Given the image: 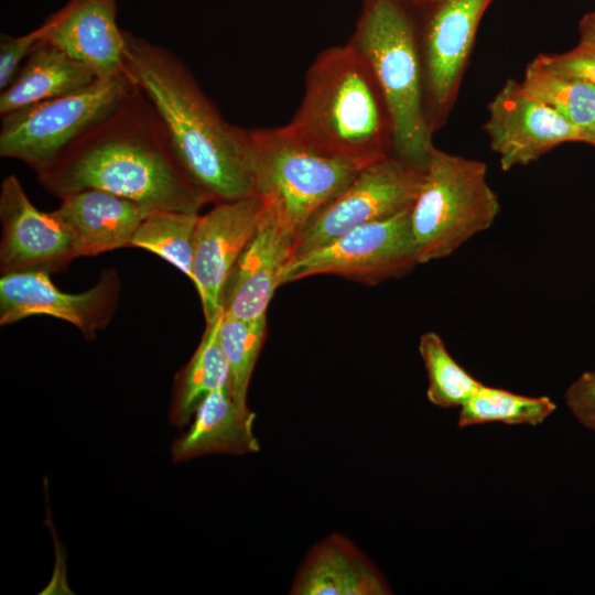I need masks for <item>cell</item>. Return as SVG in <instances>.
<instances>
[{
  "label": "cell",
  "mask_w": 595,
  "mask_h": 595,
  "mask_svg": "<svg viewBox=\"0 0 595 595\" xmlns=\"http://www.w3.org/2000/svg\"><path fill=\"white\" fill-rule=\"evenodd\" d=\"M255 195L264 210L295 238L307 223L349 182L358 167L313 151L282 127H240Z\"/></svg>",
  "instance_id": "8992f818"
},
{
  "label": "cell",
  "mask_w": 595,
  "mask_h": 595,
  "mask_svg": "<svg viewBox=\"0 0 595 595\" xmlns=\"http://www.w3.org/2000/svg\"><path fill=\"white\" fill-rule=\"evenodd\" d=\"M95 79L86 65L43 40L0 90V116L79 90Z\"/></svg>",
  "instance_id": "ffe728a7"
},
{
  "label": "cell",
  "mask_w": 595,
  "mask_h": 595,
  "mask_svg": "<svg viewBox=\"0 0 595 595\" xmlns=\"http://www.w3.org/2000/svg\"><path fill=\"white\" fill-rule=\"evenodd\" d=\"M223 314L206 324L199 345L175 377L170 410L173 425L187 424L209 393L229 386L228 364L218 340Z\"/></svg>",
  "instance_id": "44dd1931"
},
{
  "label": "cell",
  "mask_w": 595,
  "mask_h": 595,
  "mask_svg": "<svg viewBox=\"0 0 595 595\" xmlns=\"http://www.w3.org/2000/svg\"><path fill=\"white\" fill-rule=\"evenodd\" d=\"M493 0H435L416 9L424 97L432 132L447 121L480 20Z\"/></svg>",
  "instance_id": "30bf717a"
},
{
  "label": "cell",
  "mask_w": 595,
  "mask_h": 595,
  "mask_svg": "<svg viewBox=\"0 0 595 595\" xmlns=\"http://www.w3.org/2000/svg\"><path fill=\"white\" fill-rule=\"evenodd\" d=\"M267 335V315L242 320L223 314L218 340L229 369V390L239 407H247L251 375Z\"/></svg>",
  "instance_id": "d4e9b609"
},
{
  "label": "cell",
  "mask_w": 595,
  "mask_h": 595,
  "mask_svg": "<svg viewBox=\"0 0 595 595\" xmlns=\"http://www.w3.org/2000/svg\"><path fill=\"white\" fill-rule=\"evenodd\" d=\"M255 419L253 411L234 401L229 386L215 390L199 403L188 430L172 444V459L257 453L260 444L253 433Z\"/></svg>",
  "instance_id": "d6986e66"
},
{
  "label": "cell",
  "mask_w": 595,
  "mask_h": 595,
  "mask_svg": "<svg viewBox=\"0 0 595 595\" xmlns=\"http://www.w3.org/2000/svg\"><path fill=\"white\" fill-rule=\"evenodd\" d=\"M500 210L486 163L434 147L410 209L419 262L451 256L487 230Z\"/></svg>",
  "instance_id": "5b68a950"
},
{
  "label": "cell",
  "mask_w": 595,
  "mask_h": 595,
  "mask_svg": "<svg viewBox=\"0 0 595 595\" xmlns=\"http://www.w3.org/2000/svg\"><path fill=\"white\" fill-rule=\"evenodd\" d=\"M51 213L71 231L76 258L130 247L142 220L152 212L122 196L87 188L60 198Z\"/></svg>",
  "instance_id": "e0dca14e"
},
{
  "label": "cell",
  "mask_w": 595,
  "mask_h": 595,
  "mask_svg": "<svg viewBox=\"0 0 595 595\" xmlns=\"http://www.w3.org/2000/svg\"><path fill=\"white\" fill-rule=\"evenodd\" d=\"M295 236L263 208L260 224L236 261L224 290V314L242 320L267 315L284 268L294 255Z\"/></svg>",
  "instance_id": "9a60e30c"
},
{
  "label": "cell",
  "mask_w": 595,
  "mask_h": 595,
  "mask_svg": "<svg viewBox=\"0 0 595 595\" xmlns=\"http://www.w3.org/2000/svg\"><path fill=\"white\" fill-rule=\"evenodd\" d=\"M578 45L595 51V10L586 13L580 21Z\"/></svg>",
  "instance_id": "f546056e"
},
{
  "label": "cell",
  "mask_w": 595,
  "mask_h": 595,
  "mask_svg": "<svg viewBox=\"0 0 595 595\" xmlns=\"http://www.w3.org/2000/svg\"><path fill=\"white\" fill-rule=\"evenodd\" d=\"M484 130L504 171L528 165L561 143L584 142L575 125L515 79H508L490 100Z\"/></svg>",
  "instance_id": "7c38bea8"
},
{
  "label": "cell",
  "mask_w": 595,
  "mask_h": 595,
  "mask_svg": "<svg viewBox=\"0 0 595 595\" xmlns=\"http://www.w3.org/2000/svg\"><path fill=\"white\" fill-rule=\"evenodd\" d=\"M523 88L575 125L588 142L595 129V86L560 76L534 60L527 66Z\"/></svg>",
  "instance_id": "7402d4cb"
},
{
  "label": "cell",
  "mask_w": 595,
  "mask_h": 595,
  "mask_svg": "<svg viewBox=\"0 0 595 595\" xmlns=\"http://www.w3.org/2000/svg\"><path fill=\"white\" fill-rule=\"evenodd\" d=\"M36 175L58 198L97 188L149 212L198 213L212 203L183 169L162 121L137 87Z\"/></svg>",
  "instance_id": "6da1fadb"
},
{
  "label": "cell",
  "mask_w": 595,
  "mask_h": 595,
  "mask_svg": "<svg viewBox=\"0 0 595 595\" xmlns=\"http://www.w3.org/2000/svg\"><path fill=\"white\" fill-rule=\"evenodd\" d=\"M44 40V28H39L19 36L0 35V90L14 78L24 61Z\"/></svg>",
  "instance_id": "4316f807"
},
{
  "label": "cell",
  "mask_w": 595,
  "mask_h": 595,
  "mask_svg": "<svg viewBox=\"0 0 595 595\" xmlns=\"http://www.w3.org/2000/svg\"><path fill=\"white\" fill-rule=\"evenodd\" d=\"M408 1L410 4H412L414 8L419 9L421 7H424L435 0H405Z\"/></svg>",
  "instance_id": "4dcf8cb0"
},
{
  "label": "cell",
  "mask_w": 595,
  "mask_h": 595,
  "mask_svg": "<svg viewBox=\"0 0 595 595\" xmlns=\"http://www.w3.org/2000/svg\"><path fill=\"white\" fill-rule=\"evenodd\" d=\"M419 353L428 376L426 398L432 404L444 409L461 408L480 387L482 382L452 357L435 332H426L420 337Z\"/></svg>",
  "instance_id": "484cf974"
},
{
  "label": "cell",
  "mask_w": 595,
  "mask_h": 595,
  "mask_svg": "<svg viewBox=\"0 0 595 595\" xmlns=\"http://www.w3.org/2000/svg\"><path fill=\"white\" fill-rule=\"evenodd\" d=\"M292 595H387L378 567L347 537L334 532L307 552L290 588Z\"/></svg>",
  "instance_id": "ac0fdd59"
},
{
  "label": "cell",
  "mask_w": 595,
  "mask_h": 595,
  "mask_svg": "<svg viewBox=\"0 0 595 595\" xmlns=\"http://www.w3.org/2000/svg\"><path fill=\"white\" fill-rule=\"evenodd\" d=\"M565 401L578 422L595 432V371L576 379L567 389Z\"/></svg>",
  "instance_id": "f1b7e54d"
},
{
  "label": "cell",
  "mask_w": 595,
  "mask_h": 595,
  "mask_svg": "<svg viewBox=\"0 0 595 595\" xmlns=\"http://www.w3.org/2000/svg\"><path fill=\"white\" fill-rule=\"evenodd\" d=\"M410 208L355 227L334 240L293 257L281 285L318 274H333L374 285L400 278L419 264Z\"/></svg>",
  "instance_id": "ba28073f"
},
{
  "label": "cell",
  "mask_w": 595,
  "mask_h": 595,
  "mask_svg": "<svg viewBox=\"0 0 595 595\" xmlns=\"http://www.w3.org/2000/svg\"><path fill=\"white\" fill-rule=\"evenodd\" d=\"M555 408L549 397H529L482 383L459 408L457 424L461 428L490 422L537 425Z\"/></svg>",
  "instance_id": "cb8c5ba5"
},
{
  "label": "cell",
  "mask_w": 595,
  "mask_h": 595,
  "mask_svg": "<svg viewBox=\"0 0 595 595\" xmlns=\"http://www.w3.org/2000/svg\"><path fill=\"white\" fill-rule=\"evenodd\" d=\"M116 17L117 0H68L42 23L44 40L86 65L96 78H110L125 71V35Z\"/></svg>",
  "instance_id": "2e32d148"
},
{
  "label": "cell",
  "mask_w": 595,
  "mask_h": 595,
  "mask_svg": "<svg viewBox=\"0 0 595 595\" xmlns=\"http://www.w3.org/2000/svg\"><path fill=\"white\" fill-rule=\"evenodd\" d=\"M1 274L64 270L76 258L71 231L51 213L37 209L13 174L0 191Z\"/></svg>",
  "instance_id": "5bb4252c"
},
{
  "label": "cell",
  "mask_w": 595,
  "mask_h": 595,
  "mask_svg": "<svg viewBox=\"0 0 595 595\" xmlns=\"http://www.w3.org/2000/svg\"><path fill=\"white\" fill-rule=\"evenodd\" d=\"M587 143H591V144H594V145H595V129H594V131H593V133H592V136H591V138H589V140H588Z\"/></svg>",
  "instance_id": "1f68e13d"
},
{
  "label": "cell",
  "mask_w": 595,
  "mask_h": 595,
  "mask_svg": "<svg viewBox=\"0 0 595 595\" xmlns=\"http://www.w3.org/2000/svg\"><path fill=\"white\" fill-rule=\"evenodd\" d=\"M422 176V169L393 154L358 169L296 236L293 257L318 248L355 227L410 208Z\"/></svg>",
  "instance_id": "9c48e42d"
},
{
  "label": "cell",
  "mask_w": 595,
  "mask_h": 595,
  "mask_svg": "<svg viewBox=\"0 0 595 595\" xmlns=\"http://www.w3.org/2000/svg\"><path fill=\"white\" fill-rule=\"evenodd\" d=\"M288 136L360 169L392 154V123L378 83L349 42L321 51L306 71Z\"/></svg>",
  "instance_id": "3957f363"
},
{
  "label": "cell",
  "mask_w": 595,
  "mask_h": 595,
  "mask_svg": "<svg viewBox=\"0 0 595 595\" xmlns=\"http://www.w3.org/2000/svg\"><path fill=\"white\" fill-rule=\"evenodd\" d=\"M199 216V213L152 212L136 230L130 247L159 256L192 280Z\"/></svg>",
  "instance_id": "603a6c76"
},
{
  "label": "cell",
  "mask_w": 595,
  "mask_h": 595,
  "mask_svg": "<svg viewBox=\"0 0 595 595\" xmlns=\"http://www.w3.org/2000/svg\"><path fill=\"white\" fill-rule=\"evenodd\" d=\"M123 69L162 121L191 180L212 202L255 195L240 127L228 123L173 52L123 30Z\"/></svg>",
  "instance_id": "7a4b0ae2"
},
{
  "label": "cell",
  "mask_w": 595,
  "mask_h": 595,
  "mask_svg": "<svg viewBox=\"0 0 595 595\" xmlns=\"http://www.w3.org/2000/svg\"><path fill=\"white\" fill-rule=\"evenodd\" d=\"M368 63L392 123V154L424 170L434 144L424 97L416 8L405 0H363L348 41Z\"/></svg>",
  "instance_id": "277c9868"
},
{
  "label": "cell",
  "mask_w": 595,
  "mask_h": 595,
  "mask_svg": "<svg viewBox=\"0 0 595 595\" xmlns=\"http://www.w3.org/2000/svg\"><path fill=\"white\" fill-rule=\"evenodd\" d=\"M534 61L547 69L595 86V51L577 45L560 54H540Z\"/></svg>",
  "instance_id": "83f0119b"
},
{
  "label": "cell",
  "mask_w": 595,
  "mask_h": 595,
  "mask_svg": "<svg viewBox=\"0 0 595 595\" xmlns=\"http://www.w3.org/2000/svg\"><path fill=\"white\" fill-rule=\"evenodd\" d=\"M119 292L120 279L115 270H105L90 289L80 293L61 291L44 272L6 273L0 278V324L47 315L71 323L90 339L110 322Z\"/></svg>",
  "instance_id": "8fae6325"
},
{
  "label": "cell",
  "mask_w": 595,
  "mask_h": 595,
  "mask_svg": "<svg viewBox=\"0 0 595 595\" xmlns=\"http://www.w3.org/2000/svg\"><path fill=\"white\" fill-rule=\"evenodd\" d=\"M136 85L122 73L1 117L0 155L19 160L36 174L108 115Z\"/></svg>",
  "instance_id": "52a82bcc"
},
{
  "label": "cell",
  "mask_w": 595,
  "mask_h": 595,
  "mask_svg": "<svg viewBox=\"0 0 595 595\" xmlns=\"http://www.w3.org/2000/svg\"><path fill=\"white\" fill-rule=\"evenodd\" d=\"M262 215L263 205L252 195L218 202L199 216L191 281L197 290L206 324L224 313L225 284Z\"/></svg>",
  "instance_id": "4fadbf2b"
}]
</instances>
